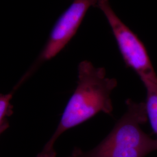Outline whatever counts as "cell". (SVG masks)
Instances as JSON below:
<instances>
[{
    "instance_id": "5",
    "label": "cell",
    "mask_w": 157,
    "mask_h": 157,
    "mask_svg": "<svg viewBox=\"0 0 157 157\" xmlns=\"http://www.w3.org/2000/svg\"><path fill=\"white\" fill-rule=\"evenodd\" d=\"M144 86L146 89V111L153 132L157 139V84L146 83Z\"/></svg>"
},
{
    "instance_id": "6",
    "label": "cell",
    "mask_w": 157,
    "mask_h": 157,
    "mask_svg": "<svg viewBox=\"0 0 157 157\" xmlns=\"http://www.w3.org/2000/svg\"><path fill=\"white\" fill-rule=\"evenodd\" d=\"M14 92L0 94V133L6 132L10 127L8 118L13 114V105L11 100Z\"/></svg>"
},
{
    "instance_id": "1",
    "label": "cell",
    "mask_w": 157,
    "mask_h": 157,
    "mask_svg": "<svg viewBox=\"0 0 157 157\" xmlns=\"http://www.w3.org/2000/svg\"><path fill=\"white\" fill-rule=\"evenodd\" d=\"M77 86L69 98L57 128L37 157H56V141L67 130L77 126L100 112L111 115V94L118 85L117 79L106 77L104 67H96L88 61L80 62Z\"/></svg>"
},
{
    "instance_id": "4",
    "label": "cell",
    "mask_w": 157,
    "mask_h": 157,
    "mask_svg": "<svg viewBox=\"0 0 157 157\" xmlns=\"http://www.w3.org/2000/svg\"><path fill=\"white\" fill-rule=\"evenodd\" d=\"M98 0H72L71 4L58 19L48 39L36 61L19 80L17 90L44 63L54 58L66 47L76 33L91 7H96Z\"/></svg>"
},
{
    "instance_id": "3",
    "label": "cell",
    "mask_w": 157,
    "mask_h": 157,
    "mask_svg": "<svg viewBox=\"0 0 157 157\" xmlns=\"http://www.w3.org/2000/svg\"><path fill=\"white\" fill-rule=\"evenodd\" d=\"M106 17L124 62L143 84H157V75L146 47L139 37L118 17L109 0H98L96 6Z\"/></svg>"
},
{
    "instance_id": "2",
    "label": "cell",
    "mask_w": 157,
    "mask_h": 157,
    "mask_svg": "<svg viewBox=\"0 0 157 157\" xmlns=\"http://www.w3.org/2000/svg\"><path fill=\"white\" fill-rule=\"evenodd\" d=\"M126 104V112L98 146L87 152L75 148L69 157H145L157 150V139L141 128L148 121L145 102L128 98Z\"/></svg>"
}]
</instances>
